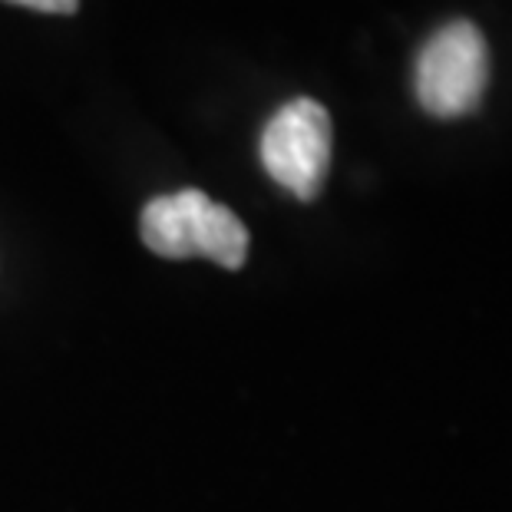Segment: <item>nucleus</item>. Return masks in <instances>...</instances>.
Returning <instances> with one entry per match:
<instances>
[{"label":"nucleus","instance_id":"nucleus-2","mask_svg":"<svg viewBox=\"0 0 512 512\" xmlns=\"http://www.w3.org/2000/svg\"><path fill=\"white\" fill-rule=\"evenodd\" d=\"M489 83V50L470 20H450L423 43L413 90L417 103L437 119H460L483 103Z\"/></svg>","mask_w":512,"mask_h":512},{"label":"nucleus","instance_id":"nucleus-3","mask_svg":"<svg viewBox=\"0 0 512 512\" xmlns=\"http://www.w3.org/2000/svg\"><path fill=\"white\" fill-rule=\"evenodd\" d=\"M261 166L281 189L298 199L321 192L331 166V116L318 100H291L261 133Z\"/></svg>","mask_w":512,"mask_h":512},{"label":"nucleus","instance_id":"nucleus-1","mask_svg":"<svg viewBox=\"0 0 512 512\" xmlns=\"http://www.w3.org/2000/svg\"><path fill=\"white\" fill-rule=\"evenodd\" d=\"M143 242L159 258H209L222 268H242L248 258V228L199 189L159 195L143 209Z\"/></svg>","mask_w":512,"mask_h":512},{"label":"nucleus","instance_id":"nucleus-4","mask_svg":"<svg viewBox=\"0 0 512 512\" xmlns=\"http://www.w3.org/2000/svg\"><path fill=\"white\" fill-rule=\"evenodd\" d=\"M7 4L40 10V14H73V10L80 7V0H7Z\"/></svg>","mask_w":512,"mask_h":512}]
</instances>
